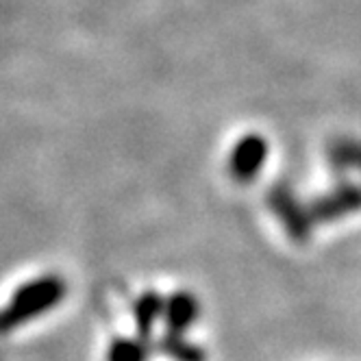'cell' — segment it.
<instances>
[{
	"label": "cell",
	"mask_w": 361,
	"mask_h": 361,
	"mask_svg": "<svg viewBox=\"0 0 361 361\" xmlns=\"http://www.w3.org/2000/svg\"><path fill=\"white\" fill-rule=\"evenodd\" d=\"M262 154H264V146L257 140H250L248 144H242L238 148V152H235V159H233V166H235L238 174L255 172L262 164Z\"/></svg>",
	"instance_id": "cell-2"
},
{
	"label": "cell",
	"mask_w": 361,
	"mask_h": 361,
	"mask_svg": "<svg viewBox=\"0 0 361 361\" xmlns=\"http://www.w3.org/2000/svg\"><path fill=\"white\" fill-rule=\"evenodd\" d=\"M61 283L57 279H39L24 283L20 290H16L7 302L0 307V333L11 331L22 322H29L33 316L48 312L59 296H61Z\"/></svg>",
	"instance_id": "cell-1"
}]
</instances>
